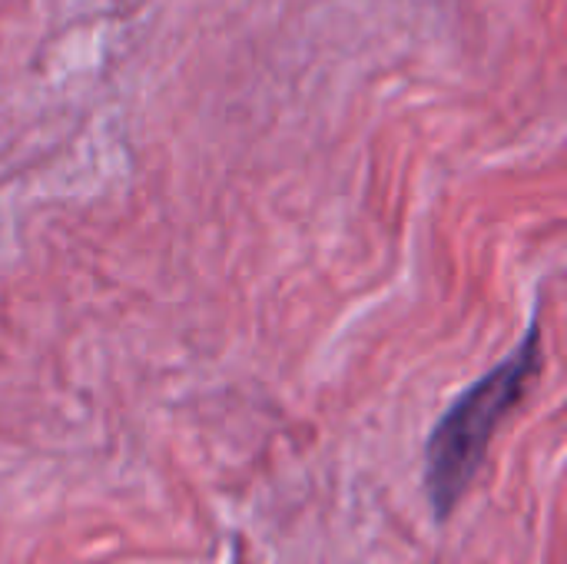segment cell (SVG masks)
I'll list each match as a JSON object with an SVG mask.
<instances>
[{"label":"cell","mask_w":567,"mask_h":564,"mask_svg":"<svg viewBox=\"0 0 567 564\" xmlns=\"http://www.w3.org/2000/svg\"><path fill=\"white\" fill-rule=\"evenodd\" d=\"M538 369V326L528 329L522 346L475 386H468L452 409L435 422L425 442V492L435 519H449L468 492L488 442L505 416L522 399L532 372Z\"/></svg>","instance_id":"obj_1"}]
</instances>
